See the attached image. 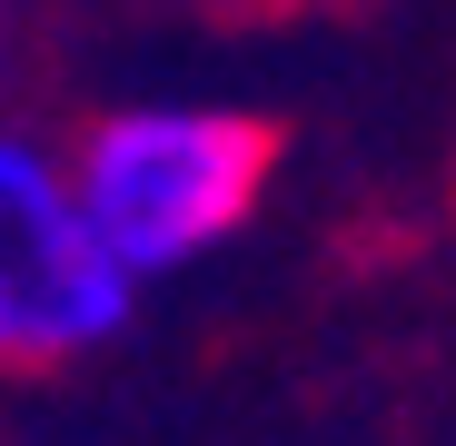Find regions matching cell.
I'll return each mask as SVG.
<instances>
[{"mask_svg": "<svg viewBox=\"0 0 456 446\" xmlns=\"http://www.w3.org/2000/svg\"><path fill=\"white\" fill-rule=\"evenodd\" d=\"M139 278L80 208V169L0 129V367H69L129 328Z\"/></svg>", "mask_w": 456, "mask_h": 446, "instance_id": "2", "label": "cell"}, {"mask_svg": "<svg viewBox=\"0 0 456 446\" xmlns=\"http://www.w3.org/2000/svg\"><path fill=\"white\" fill-rule=\"evenodd\" d=\"M268 159H278V129L248 109L139 100V109H110L69 169H80V208L100 218L119 268L149 288V278H169V268H189L218 239L248 229Z\"/></svg>", "mask_w": 456, "mask_h": 446, "instance_id": "1", "label": "cell"}]
</instances>
